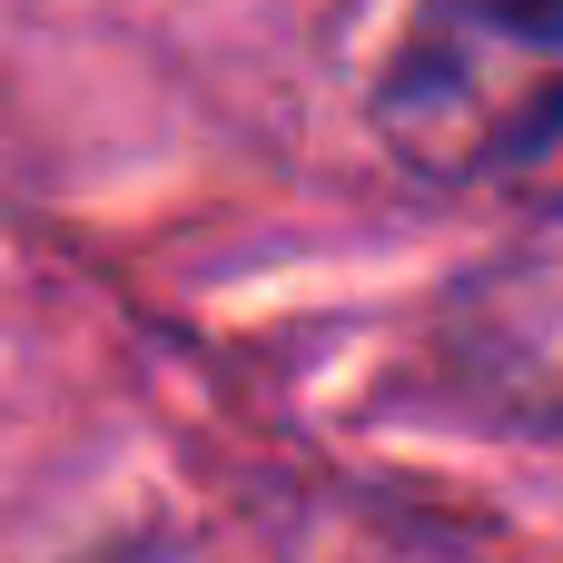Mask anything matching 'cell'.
<instances>
[{
	"instance_id": "1",
	"label": "cell",
	"mask_w": 563,
	"mask_h": 563,
	"mask_svg": "<svg viewBox=\"0 0 563 563\" xmlns=\"http://www.w3.org/2000/svg\"><path fill=\"white\" fill-rule=\"evenodd\" d=\"M376 129L435 188L563 198V0H416Z\"/></svg>"
}]
</instances>
